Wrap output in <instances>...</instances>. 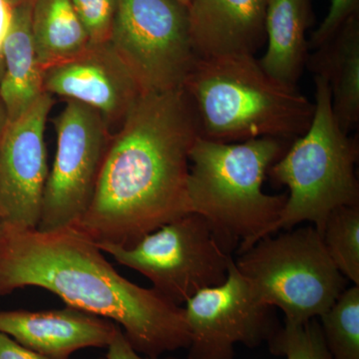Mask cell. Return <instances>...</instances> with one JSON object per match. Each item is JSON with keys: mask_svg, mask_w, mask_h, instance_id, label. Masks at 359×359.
<instances>
[{"mask_svg": "<svg viewBox=\"0 0 359 359\" xmlns=\"http://www.w3.org/2000/svg\"><path fill=\"white\" fill-rule=\"evenodd\" d=\"M97 245L118 264L146 276L153 289L178 306L200 290L223 283L233 257L209 222L196 212L182 215L130 248Z\"/></svg>", "mask_w": 359, "mask_h": 359, "instance_id": "obj_7", "label": "cell"}, {"mask_svg": "<svg viewBox=\"0 0 359 359\" xmlns=\"http://www.w3.org/2000/svg\"><path fill=\"white\" fill-rule=\"evenodd\" d=\"M119 328L114 321L67 306L50 311H0V332L54 359H69L88 347L107 348Z\"/></svg>", "mask_w": 359, "mask_h": 359, "instance_id": "obj_13", "label": "cell"}, {"mask_svg": "<svg viewBox=\"0 0 359 359\" xmlns=\"http://www.w3.org/2000/svg\"><path fill=\"white\" fill-rule=\"evenodd\" d=\"M268 344L271 353L287 359H332L316 318L301 325L285 323Z\"/></svg>", "mask_w": 359, "mask_h": 359, "instance_id": "obj_21", "label": "cell"}, {"mask_svg": "<svg viewBox=\"0 0 359 359\" xmlns=\"http://www.w3.org/2000/svg\"><path fill=\"white\" fill-rule=\"evenodd\" d=\"M7 123H8V117H7L6 108L0 101V139H1L4 130L6 128Z\"/></svg>", "mask_w": 359, "mask_h": 359, "instance_id": "obj_27", "label": "cell"}, {"mask_svg": "<svg viewBox=\"0 0 359 359\" xmlns=\"http://www.w3.org/2000/svg\"><path fill=\"white\" fill-rule=\"evenodd\" d=\"M33 0L13 6L11 26L2 46L0 101L13 121L29 109L44 93L43 70L40 67L32 32Z\"/></svg>", "mask_w": 359, "mask_h": 359, "instance_id": "obj_16", "label": "cell"}, {"mask_svg": "<svg viewBox=\"0 0 359 359\" xmlns=\"http://www.w3.org/2000/svg\"><path fill=\"white\" fill-rule=\"evenodd\" d=\"M201 137L184 88L143 94L113 135L93 198L74 228L130 248L188 212L190 152Z\"/></svg>", "mask_w": 359, "mask_h": 359, "instance_id": "obj_1", "label": "cell"}, {"mask_svg": "<svg viewBox=\"0 0 359 359\" xmlns=\"http://www.w3.org/2000/svg\"><path fill=\"white\" fill-rule=\"evenodd\" d=\"M13 6L9 0H0V78H1L4 65H2V46L11 26L13 18Z\"/></svg>", "mask_w": 359, "mask_h": 359, "instance_id": "obj_26", "label": "cell"}, {"mask_svg": "<svg viewBox=\"0 0 359 359\" xmlns=\"http://www.w3.org/2000/svg\"><path fill=\"white\" fill-rule=\"evenodd\" d=\"M269 0H192L191 41L198 58L254 55L266 41Z\"/></svg>", "mask_w": 359, "mask_h": 359, "instance_id": "obj_14", "label": "cell"}, {"mask_svg": "<svg viewBox=\"0 0 359 359\" xmlns=\"http://www.w3.org/2000/svg\"><path fill=\"white\" fill-rule=\"evenodd\" d=\"M359 13V0H332L325 20L311 34L309 48L316 49L327 42L340 26L353 14Z\"/></svg>", "mask_w": 359, "mask_h": 359, "instance_id": "obj_23", "label": "cell"}, {"mask_svg": "<svg viewBox=\"0 0 359 359\" xmlns=\"http://www.w3.org/2000/svg\"><path fill=\"white\" fill-rule=\"evenodd\" d=\"M90 42L103 43L109 40L118 0H70Z\"/></svg>", "mask_w": 359, "mask_h": 359, "instance_id": "obj_22", "label": "cell"}, {"mask_svg": "<svg viewBox=\"0 0 359 359\" xmlns=\"http://www.w3.org/2000/svg\"><path fill=\"white\" fill-rule=\"evenodd\" d=\"M320 235L339 273L359 285V205H342L330 212Z\"/></svg>", "mask_w": 359, "mask_h": 359, "instance_id": "obj_19", "label": "cell"}, {"mask_svg": "<svg viewBox=\"0 0 359 359\" xmlns=\"http://www.w3.org/2000/svg\"><path fill=\"white\" fill-rule=\"evenodd\" d=\"M97 359H107V358H106V356H101V358H99Z\"/></svg>", "mask_w": 359, "mask_h": 359, "instance_id": "obj_30", "label": "cell"}, {"mask_svg": "<svg viewBox=\"0 0 359 359\" xmlns=\"http://www.w3.org/2000/svg\"><path fill=\"white\" fill-rule=\"evenodd\" d=\"M313 79L316 101L308 131L292 141L268 172L275 183L287 187L289 194L280 218L266 236L304 222L320 233L330 212L342 205H359L358 138L337 124L327 80L318 75Z\"/></svg>", "mask_w": 359, "mask_h": 359, "instance_id": "obj_5", "label": "cell"}, {"mask_svg": "<svg viewBox=\"0 0 359 359\" xmlns=\"http://www.w3.org/2000/svg\"><path fill=\"white\" fill-rule=\"evenodd\" d=\"M316 50L306 66L327 80L335 120L348 134L359 122V13Z\"/></svg>", "mask_w": 359, "mask_h": 359, "instance_id": "obj_15", "label": "cell"}, {"mask_svg": "<svg viewBox=\"0 0 359 359\" xmlns=\"http://www.w3.org/2000/svg\"><path fill=\"white\" fill-rule=\"evenodd\" d=\"M185 306L191 335L187 359H235L236 344L261 346L280 328L273 308L257 299L233 257L226 280L200 290Z\"/></svg>", "mask_w": 359, "mask_h": 359, "instance_id": "obj_10", "label": "cell"}, {"mask_svg": "<svg viewBox=\"0 0 359 359\" xmlns=\"http://www.w3.org/2000/svg\"><path fill=\"white\" fill-rule=\"evenodd\" d=\"M105 356L107 359H184L173 358V356L163 358L161 356L151 358V356L142 355V354L137 353L130 344L121 327L117 330L114 339L108 346L107 354Z\"/></svg>", "mask_w": 359, "mask_h": 359, "instance_id": "obj_24", "label": "cell"}, {"mask_svg": "<svg viewBox=\"0 0 359 359\" xmlns=\"http://www.w3.org/2000/svg\"><path fill=\"white\" fill-rule=\"evenodd\" d=\"M27 287L114 321L142 355L158 358L190 346L184 308L120 275L74 226L39 231L0 224V297Z\"/></svg>", "mask_w": 359, "mask_h": 359, "instance_id": "obj_2", "label": "cell"}, {"mask_svg": "<svg viewBox=\"0 0 359 359\" xmlns=\"http://www.w3.org/2000/svg\"><path fill=\"white\" fill-rule=\"evenodd\" d=\"M57 147L45 186L37 229L72 226L93 198L113 134L102 115L67 100L54 120Z\"/></svg>", "mask_w": 359, "mask_h": 359, "instance_id": "obj_9", "label": "cell"}, {"mask_svg": "<svg viewBox=\"0 0 359 359\" xmlns=\"http://www.w3.org/2000/svg\"><path fill=\"white\" fill-rule=\"evenodd\" d=\"M9 1L13 4V6H16V4H20V2L25 1V0H9Z\"/></svg>", "mask_w": 359, "mask_h": 359, "instance_id": "obj_28", "label": "cell"}, {"mask_svg": "<svg viewBox=\"0 0 359 359\" xmlns=\"http://www.w3.org/2000/svg\"><path fill=\"white\" fill-rule=\"evenodd\" d=\"M311 22V0H269L266 15L268 48L259 62L269 76L297 87L308 62L306 32Z\"/></svg>", "mask_w": 359, "mask_h": 359, "instance_id": "obj_17", "label": "cell"}, {"mask_svg": "<svg viewBox=\"0 0 359 359\" xmlns=\"http://www.w3.org/2000/svg\"><path fill=\"white\" fill-rule=\"evenodd\" d=\"M233 259L257 299L294 325L327 313L348 283L313 224L266 236Z\"/></svg>", "mask_w": 359, "mask_h": 359, "instance_id": "obj_6", "label": "cell"}, {"mask_svg": "<svg viewBox=\"0 0 359 359\" xmlns=\"http://www.w3.org/2000/svg\"><path fill=\"white\" fill-rule=\"evenodd\" d=\"M53 96L44 92L8 121L0 139V224L37 229L49 168L45 128Z\"/></svg>", "mask_w": 359, "mask_h": 359, "instance_id": "obj_11", "label": "cell"}, {"mask_svg": "<svg viewBox=\"0 0 359 359\" xmlns=\"http://www.w3.org/2000/svg\"><path fill=\"white\" fill-rule=\"evenodd\" d=\"M108 42L143 94L183 88L198 59L179 0H118Z\"/></svg>", "mask_w": 359, "mask_h": 359, "instance_id": "obj_8", "label": "cell"}, {"mask_svg": "<svg viewBox=\"0 0 359 359\" xmlns=\"http://www.w3.org/2000/svg\"><path fill=\"white\" fill-rule=\"evenodd\" d=\"M318 318L332 359H359V285L344 290Z\"/></svg>", "mask_w": 359, "mask_h": 359, "instance_id": "obj_20", "label": "cell"}, {"mask_svg": "<svg viewBox=\"0 0 359 359\" xmlns=\"http://www.w3.org/2000/svg\"><path fill=\"white\" fill-rule=\"evenodd\" d=\"M32 32L42 70L76 57L91 44L70 0H33Z\"/></svg>", "mask_w": 359, "mask_h": 359, "instance_id": "obj_18", "label": "cell"}, {"mask_svg": "<svg viewBox=\"0 0 359 359\" xmlns=\"http://www.w3.org/2000/svg\"><path fill=\"white\" fill-rule=\"evenodd\" d=\"M289 142L264 137L224 143L199 137L191 149L188 212L209 222L229 254L249 249L280 218L287 194L269 195L263 185Z\"/></svg>", "mask_w": 359, "mask_h": 359, "instance_id": "obj_3", "label": "cell"}, {"mask_svg": "<svg viewBox=\"0 0 359 359\" xmlns=\"http://www.w3.org/2000/svg\"><path fill=\"white\" fill-rule=\"evenodd\" d=\"M180 2H182V4H185V6H188L189 4H190V2L192 1V0H179Z\"/></svg>", "mask_w": 359, "mask_h": 359, "instance_id": "obj_29", "label": "cell"}, {"mask_svg": "<svg viewBox=\"0 0 359 359\" xmlns=\"http://www.w3.org/2000/svg\"><path fill=\"white\" fill-rule=\"evenodd\" d=\"M0 359H54L35 353L0 332Z\"/></svg>", "mask_w": 359, "mask_h": 359, "instance_id": "obj_25", "label": "cell"}, {"mask_svg": "<svg viewBox=\"0 0 359 359\" xmlns=\"http://www.w3.org/2000/svg\"><path fill=\"white\" fill-rule=\"evenodd\" d=\"M183 88L208 140L292 142L308 131L313 117V103L297 87L269 76L254 55L198 58Z\"/></svg>", "mask_w": 359, "mask_h": 359, "instance_id": "obj_4", "label": "cell"}, {"mask_svg": "<svg viewBox=\"0 0 359 359\" xmlns=\"http://www.w3.org/2000/svg\"><path fill=\"white\" fill-rule=\"evenodd\" d=\"M44 92L98 111L119 128L143 92L109 42L90 44L76 57L43 70Z\"/></svg>", "mask_w": 359, "mask_h": 359, "instance_id": "obj_12", "label": "cell"}]
</instances>
